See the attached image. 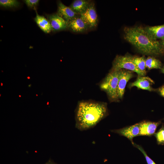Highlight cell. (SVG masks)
I'll return each mask as SVG.
<instances>
[{
    "label": "cell",
    "mask_w": 164,
    "mask_h": 164,
    "mask_svg": "<svg viewBox=\"0 0 164 164\" xmlns=\"http://www.w3.org/2000/svg\"><path fill=\"white\" fill-rule=\"evenodd\" d=\"M108 114L107 104L91 101H80L75 111V127L80 131L95 126Z\"/></svg>",
    "instance_id": "obj_1"
},
{
    "label": "cell",
    "mask_w": 164,
    "mask_h": 164,
    "mask_svg": "<svg viewBox=\"0 0 164 164\" xmlns=\"http://www.w3.org/2000/svg\"><path fill=\"white\" fill-rule=\"evenodd\" d=\"M123 31L124 39L141 53L152 56L164 53L160 41L152 38L142 26L125 27Z\"/></svg>",
    "instance_id": "obj_2"
},
{
    "label": "cell",
    "mask_w": 164,
    "mask_h": 164,
    "mask_svg": "<svg viewBox=\"0 0 164 164\" xmlns=\"http://www.w3.org/2000/svg\"><path fill=\"white\" fill-rule=\"evenodd\" d=\"M119 76V70L110 71L100 85L101 89L106 93L111 102L117 101L119 100L117 89Z\"/></svg>",
    "instance_id": "obj_3"
},
{
    "label": "cell",
    "mask_w": 164,
    "mask_h": 164,
    "mask_svg": "<svg viewBox=\"0 0 164 164\" xmlns=\"http://www.w3.org/2000/svg\"><path fill=\"white\" fill-rule=\"evenodd\" d=\"M133 57L129 54L116 56L112 63L111 71H118L124 69L136 73L138 77L144 76L134 63Z\"/></svg>",
    "instance_id": "obj_4"
},
{
    "label": "cell",
    "mask_w": 164,
    "mask_h": 164,
    "mask_svg": "<svg viewBox=\"0 0 164 164\" xmlns=\"http://www.w3.org/2000/svg\"><path fill=\"white\" fill-rule=\"evenodd\" d=\"M89 29L95 28L98 23V18L94 3L91 2L86 10L80 15Z\"/></svg>",
    "instance_id": "obj_5"
},
{
    "label": "cell",
    "mask_w": 164,
    "mask_h": 164,
    "mask_svg": "<svg viewBox=\"0 0 164 164\" xmlns=\"http://www.w3.org/2000/svg\"><path fill=\"white\" fill-rule=\"evenodd\" d=\"M132 71L122 69L119 70L117 92L118 99H122L128 82L133 77Z\"/></svg>",
    "instance_id": "obj_6"
},
{
    "label": "cell",
    "mask_w": 164,
    "mask_h": 164,
    "mask_svg": "<svg viewBox=\"0 0 164 164\" xmlns=\"http://www.w3.org/2000/svg\"><path fill=\"white\" fill-rule=\"evenodd\" d=\"M111 132L126 137L133 144L134 143L133 141V138L135 137L139 136V124L137 123L118 129L112 130Z\"/></svg>",
    "instance_id": "obj_7"
},
{
    "label": "cell",
    "mask_w": 164,
    "mask_h": 164,
    "mask_svg": "<svg viewBox=\"0 0 164 164\" xmlns=\"http://www.w3.org/2000/svg\"><path fill=\"white\" fill-rule=\"evenodd\" d=\"M67 28L75 32H81L89 29L81 16L78 15L67 22Z\"/></svg>",
    "instance_id": "obj_8"
},
{
    "label": "cell",
    "mask_w": 164,
    "mask_h": 164,
    "mask_svg": "<svg viewBox=\"0 0 164 164\" xmlns=\"http://www.w3.org/2000/svg\"><path fill=\"white\" fill-rule=\"evenodd\" d=\"M161 122L144 121L139 123V135L151 136L154 134Z\"/></svg>",
    "instance_id": "obj_9"
},
{
    "label": "cell",
    "mask_w": 164,
    "mask_h": 164,
    "mask_svg": "<svg viewBox=\"0 0 164 164\" xmlns=\"http://www.w3.org/2000/svg\"><path fill=\"white\" fill-rule=\"evenodd\" d=\"M154 83L153 80L148 77H138L136 80L130 84L131 87H135L138 88L150 91H153L152 87Z\"/></svg>",
    "instance_id": "obj_10"
},
{
    "label": "cell",
    "mask_w": 164,
    "mask_h": 164,
    "mask_svg": "<svg viewBox=\"0 0 164 164\" xmlns=\"http://www.w3.org/2000/svg\"><path fill=\"white\" fill-rule=\"evenodd\" d=\"M48 19L53 31H60L67 28V22L57 13L49 15Z\"/></svg>",
    "instance_id": "obj_11"
},
{
    "label": "cell",
    "mask_w": 164,
    "mask_h": 164,
    "mask_svg": "<svg viewBox=\"0 0 164 164\" xmlns=\"http://www.w3.org/2000/svg\"><path fill=\"white\" fill-rule=\"evenodd\" d=\"M57 14L67 22L78 15L70 7L65 5L60 1H59L58 3Z\"/></svg>",
    "instance_id": "obj_12"
},
{
    "label": "cell",
    "mask_w": 164,
    "mask_h": 164,
    "mask_svg": "<svg viewBox=\"0 0 164 164\" xmlns=\"http://www.w3.org/2000/svg\"><path fill=\"white\" fill-rule=\"evenodd\" d=\"M147 33L153 39H164V24L154 26H147L144 28Z\"/></svg>",
    "instance_id": "obj_13"
},
{
    "label": "cell",
    "mask_w": 164,
    "mask_h": 164,
    "mask_svg": "<svg viewBox=\"0 0 164 164\" xmlns=\"http://www.w3.org/2000/svg\"><path fill=\"white\" fill-rule=\"evenodd\" d=\"M91 2L90 0H75L70 7L77 14L80 15L86 10Z\"/></svg>",
    "instance_id": "obj_14"
},
{
    "label": "cell",
    "mask_w": 164,
    "mask_h": 164,
    "mask_svg": "<svg viewBox=\"0 0 164 164\" xmlns=\"http://www.w3.org/2000/svg\"><path fill=\"white\" fill-rule=\"evenodd\" d=\"M35 21L39 28L45 33H49L52 30L49 20L43 16L36 13Z\"/></svg>",
    "instance_id": "obj_15"
},
{
    "label": "cell",
    "mask_w": 164,
    "mask_h": 164,
    "mask_svg": "<svg viewBox=\"0 0 164 164\" xmlns=\"http://www.w3.org/2000/svg\"><path fill=\"white\" fill-rule=\"evenodd\" d=\"M146 67L149 70L153 69H161V61L152 56H148L145 59Z\"/></svg>",
    "instance_id": "obj_16"
},
{
    "label": "cell",
    "mask_w": 164,
    "mask_h": 164,
    "mask_svg": "<svg viewBox=\"0 0 164 164\" xmlns=\"http://www.w3.org/2000/svg\"><path fill=\"white\" fill-rule=\"evenodd\" d=\"M145 59L144 56H133V61L138 69L145 76L146 73Z\"/></svg>",
    "instance_id": "obj_17"
},
{
    "label": "cell",
    "mask_w": 164,
    "mask_h": 164,
    "mask_svg": "<svg viewBox=\"0 0 164 164\" xmlns=\"http://www.w3.org/2000/svg\"><path fill=\"white\" fill-rule=\"evenodd\" d=\"M19 3L15 0H0V5L5 7H13L19 5Z\"/></svg>",
    "instance_id": "obj_18"
},
{
    "label": "cell",
    "mask_w": 164,
    "mask_h": 164,
    "mask_svg": "<svg viewBox=\"0 0 164 164\" xmlns=\"http://www.w3.org/2000/svg\"><path fill=\"white\" fill-rule=\"evenodd\" d=\"M158 144L164 145V127L162 128L156 133L155 134Z\"/></svg>",
    "instance_id": "obj_19"
},
{
    "label": "cell",
    "mask_w": 164,
    "mask_h": 164,
    "mask_svg": "<svg viewBox=\"0 0 164 164\" xmlns=\"http://www.w3.org/2000/svg\"><path fill=\"white\" fill-rule=\"evenodd\" d=\"M132 144L134 146L137 148L141 151L144 155L147 164H156V163L148 155L146 152L141 146L137 145L134 143H133Z\"/></svg>",
    "instance_id": "obj_20"
},
{
    "label": "cell",
    "mask_w": 164,
    "mask_h": 164,
    "mask_svg": "<svg viewBox=\"0 0 164 164\" xmlns=\"http://www.w3.org/2000/svg\"><path fill=\"white\" fill-rule=\"evenodd\" d=\"M24 1L27 6L31 8L35 7L39 2V0H26Z\"/></svg>",
    "instance_id": "obj_21"
},
{
    "label": "cell",
    "mask_w": 164,
    "mask_h": 164,
    "mask_svg": "<svg viewBox=\"0 0 164 164\" xmlns=\"http://www.w3.org/2000/svg\"><path fill=\"white\" fill-rule=\"evenodd\" d=\"M159 91L160 94L164 97V85L159 88Z\"/></svg>",
    "instance_id": "obj_22"
},
{
    "label": "cell",
    "mask_w": 164,
    "mask_h": 164,
    "mask_svg": "<svg viewBox=\"0 0 164 164\" xmlns=\"http://www.w3.org/2000/svg\"><path fill=\"white\" fill-rule=\"evenodd\" d=\"M160 43L162 46L164 48V39L161 40L160 41Z\"/></svg>",
    "instance_id": "obj_23"
},
{
    "label": "cell",
    "mask_w": 164,
    "mask_h": 164,
    "mask_svg": "<svg viewBox=\"0 0 164 164\" xmlns=\"http://www.w3.org/2000/svg\"><path fill=\"white\" fill-rule=\"evenodd\" d=\"M45 164H56L52 162L51 160H49L48 162H47Z\"/></svg>",
    "instance_id": "obj_24"
},
{
    "label": "cell",
    "mask_w": 164,
    "mask_h": 164,
    "mask_svg": "<svg viewBox=\"0 0 164 164\" xmlns=\"http://www.w3.org/2000/svg\"><path fill=\"white\" fill-rule=\"evenodd\" d=\"M161 69L162 72L163 73H164V66Z\"/></svg>",
    "instance_id": "obj_25"
},
{
    "label": "cell",
    "mask_w": 164,
    "mask_h": 164,
    "mask_svg": "<svg viewBox=\"0 0 164 164\" xmlns=\"http://www.w3.org/2000/svg\"><path fill=\"white\" fill-rule=\"evenodd\" d=\"M27 78L28 79H29L30 78V77H27Z\"/></svg>",
    "instance_id": "obj_26"
},
{
    "label": "cell",
    "mask_w": 164,
    "mask_h": 164,
    "mask_svg": "<svg viewBox=\"0 0 164 164\" xmlns=\"http://www.w3.org/2000/svg\"><path fill=\"white\" fill-rule=\"evenodd\" d=\"M31 84H30L29 85H28V87H31Z\"/></svg>",
    "instance_id": "obj_27"
},
{
    "label": "cell",
    "mask_w": 164,
    "mask_h": 164,
    "mask_svg": "<svg viewBox=\"0 0 164 164\" xmlns=\"http://www.w3.org/2000/svg\"><path fill=\"white\" fill-rule=\"evenodd\" d=\"M1 86H3V84L2 83V82L1 83Z\"/></svg>",
    "instance_id": "obj_28"
},
{
    "label": "cell",
    "mask_w": 164,
    "mask_h": 164,
    "mask_svg": "<svg viewBox=\"0 0 164 164\" xmlns=\"http://www.w3.org/2000/svg\"><path fill=\"white\" fill-rule=\"evenodd\" d=\"M19 97H21V95H19Z\"/></svg>",
    "instance_id": "obj_29"
},
{
    "label": "cell",
    "mask_w": 164,
    "mask_h": 164,
    "mask_svg": "<svg viewBox=\"0 0 164 164\" xmlns=\"http://www.w3.org/2000/svg\"><path fill=\"white\" fill-rule=\"evenodd\" d=\"M36 96H38V95L37 94H36Z\"/></svg>",
    "instance_id": "obj_30"
},
{
    "label": "cell",
    "mask_w": 164,
    "mask_h": 164,
    "mask_svg": "<svg viewBox=\"0 0 164 164\" xmlns=\"http://www.w3.org/2000/svg\"><path fill=\"white\" fill-rule=\"evenodd\" d=\"M1 96V94H0V96Z\"/></svg>",
    "instance_id": "obj_31"
}]
</instances>
